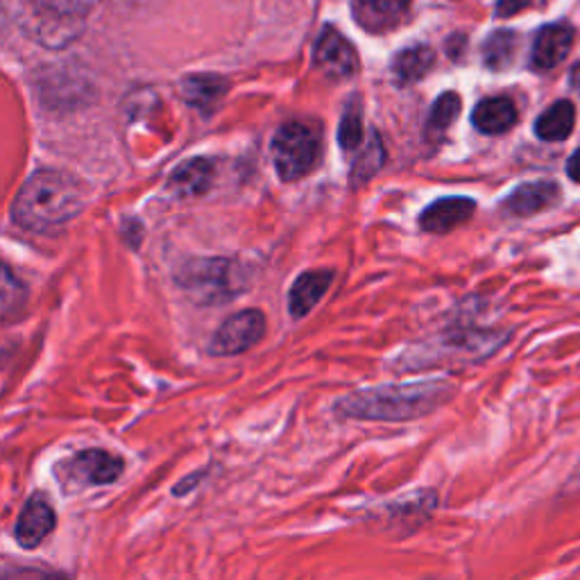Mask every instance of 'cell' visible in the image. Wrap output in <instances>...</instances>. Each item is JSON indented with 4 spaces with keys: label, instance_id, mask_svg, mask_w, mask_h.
Returning <instances> with one entry per match:
<instances>
[{
    "label": "cell",
    "instance_id": "obj_6",
    "mask_svg": "<svg viewBox=\"0 0 580 580\" xmlns=\"http://www.w3.org/2000/svg\"><path fill=\"white\" fill-rule=\"evenodd\" d=\"M55 526H58V515L50 501L43 494H33L18 513L14 538L25 551H33L39 544H43L46 538H50V533L55 531Z\"/></svg>",
    "mask_w": 580,
    "mask_h": 580
},
{
    "label": "cell",
    "instance_id": "obj_12",
    "mask_svg": "<svg viewBox=\"0 0 580 580\" xmlns=\"http://www.w3.org/2000/svg\"><path fill=\"white\" fill-rule=\"evenodd\" d=\"M560 189L553 181H531L517 187L504 206L515 216H533L538 211L549 209L558 200Z\"/></svg>",
    "mask_w": 580,
    "mask_h": 580
},
{
    "label": "cell",
    "instance_id": "obj_28",
    "mask_svg": "<svg viewBox=\"0 0 580 580\" xmlns=\"http://www.w3.org/2000/svg\"><path fill=\"white\" fill-rule=\"evenodd\" d=\"M571 85H573V89L580 93V62L573 66V71H571Z\"/></svg>",
    "mask_w": 580,
    "mask_h": 580
},
{
    "label": "cell",
    "instance_id": "obj_25",
    "mask_svg": "<svg viewBox=\"0 0 580 580\" xmlns=\"http://www.w3.org/2000/svg\"><path fill=\"white\" fill-rule=\"evenodd\" d=\"M533 3V0H499L496 3V16L499 18H510L515 14H519L521 10H526Z\"/></svg>",
    "mask_w": 580,
    "mask_h": 580
},
{
    "label": "cell",
    "instance_id": "obj_18",
    "mask_svg": "<svg viewBox=\"0 0 580 580\" xmlns=\"http://www.w3.org/2000/svg\"><path fill=\"white\" fill-rule=\"evenodd\" d=\"M356 10L363 12V18L373 25H392L408 10L413 0H354Z\"/></svg>",
    "mask_w": 580,
    "mask_h": 580
},
{
    "label": "cell",
    "instance_id": "obj_9",
    "mask_svg": "<svg viewBox=\"0 0 580 580\" xmlns=\"http://www.w3.org/2000/svg\"><path fill=\"white\" fill-rule=\"evenodd\" d=\"M474 206L477 204L469 198H442L425 209V214L419 216V225L431 234H446L467 223L474 214Z\"/></svg>",
    "mask_w": 580,
    "mask_h": 580
},
{
    "label": "cell",
    "instance_id": "obj_19",
    "mask_svg": "<svg viewBox=\"0 0 580 580\" xmlns=\"http://www.w3.org/2000/svg\"><path fill=\"white\" fill-rule=\"evenodd\" d=\"M35 3L48 18L58 23H73L83 21L96 8L98 0H35Z\"/></svg>",
    "mask_w": 580,
    "mask_h": 580
},
{
    "label": "cell",
    "instance_id": "obj_5",
    "mask_svg": "<svg viewBox=\"0 0 580 580\" xmlns=\"http://www.w3.org/2000/svg\"><path fill=\"white\" fill-rule=\"evenodd\" d=\"M263 336H266V315L256 308H245L218 327L209 342V352L214 356L245 354Z\"/></svg>",
    "mask_w": 580,
    "mask_h": 580
},
{
    "label": "cell",
    "instance_id": "obj_13",
    "mask_svg": "<svg viewBox=\"0 0 580 580\" xmlns=\"http://www.w3.org/2000/svg\"><path fill=\"white\" fill-rule=\"evenodd\" d=\"M331 279H333V273L331 270H311V273H304L293 283V290H290V302H288L290 315H293V318H304V315L308 311H313L315 304H318L323 300V295L327 293V288H329Z\"/></svg>",
    "mask_w": 580,
    "mask_h": 580
},
{
    "label": "cell",
    "instance_id": "obj_10",
    "mask_svg": "<svg viewBox=\"0 0 580 580\" xmlns=\"http://www.w3.org/2000/svg\"><path fill=\"white\" fill-rule=\"evenodd\" d=\"M231 266L227 261H200V266H193V273L184 275V286L193 288L200 298H227L231 286Z\"/></svg>",
    "mask_w": 580,
    "mask_h": 580
},
{
    "label": "cell",
    "instance_id": "obj_17",
    "mask_svg": "<svg viewBox=\"0 0 580 580\" xmlns=\"http://www.w3.org/2000/svg\"><path fill=\"white\" fill-rule=\"evenodd\" d=\"M179 91L193 108L209 110L218 104V100L225 96L227 80H223L218 75H191L187 80H181Z\"/></svg>",
    "mask_w": 580,
    "mask_h": 580
},
{
    "label": "cell",
    "instance_id": "obj_8",
    "mask_svg": "<svg viewBox=\"0 0 580 580\" xmlns=\"http://www.w3.org/2000/svg\"><path fill=\"white\" fill-rule=\"evenodd\" d=\"M573 30L567 23H551L538 33L533 43V66L540 71L556 68L571 50Z\"/></svg>",
    "mask_w": 580,
    "mask_h": 580
},
{
    "label": "cell",
    "instance_id": "obj_21",
    "mask_svg": "<svg viewBox=\"0 0 580 580\" xmlns=\"http://www.w3.org/2000/svg\"><path fill=\"white\" fill-rule=\"evenodd\" d=\"M383 166V146L379 141L377 135H373V139L367 141V146L363 148L361 156L354 162L352 166V187H361L370 177H375V173Z\"/></svg>",
    "mask_w": 580,
    "mask_h": 580
},
{
    "label": "cell",
    "instance_id": "obj_7",
    "mask_svg": "<svg viewBox=\"0 0 580 580\" xmlns=\"http://www.w3.org/2000/svg\"><path fill=\"white\" fill-rule=\"evenodd\" d=\"M315 66L333 80H348L358 71V55L354 46L333 28H325L315 43Z\"/></svg>",
    "mask_w": 580,
    "mask_h": 580
},
{
    "label": "cell",
    "instance_id": "obj_4",
    "mask_svg": "<svg viewBox=\"0 0 580 580\" xmlns=\"http://www.w3.org/2000/svg\"><path fill=\"white\" fill-rule=\"evenodd\" d=\"M125 471V461L108 450H83L58 465L64 488H100L116 483Z\"/></svg>",
    "mask_w": 580,
    "mask_h": 580
},
{
    "label": "cell",
    "instance_id": "obj_26",
    "mask_svg": "<svg viewBox=\"0 0 580 580\" xmlns=\"http://www.w3.org/2000/svg\"><path fill=\"white\" fill-rule=\"evenodd\" d=\"M204 477H206V471H196V474H191V477L181 479V481L173 488V494H175V496H184V494L193 492V490L198 488V483H200Z\"/></svg>",
    "mask_w": 580,
    "mask_h": 580
},
{
    "label": "cell",
    "instance_id": "obj_24",
    "mask_svg": "<svg viewBox=\"0 0 580 580\" xmlns=\"http://www.w3.org/2000/svg\"><path fill=\"white\" fill-rule=\"evenodd\" d=\"M338 139H340L342 150H348V152L356 150L363 143V123H361V112L356 104H352V108L345 112V116H342Z\"/></svg>",
    "mask_w": 580,
    "mask_h": 580
},
{
    "label": "cell",
    "instance_id": "obj_16",
    "mask_svg": "<svg viewBox=\"0 0 580 580\" xmlns=\"http://www.w3.org/2000/svg\"><path fill=\"white\" fill-rule=\"evenodd\" d=\"M576 125V110L569 100H558L538 118L535 135L542 141H565Z\"/></svg>",
    "mask_w": 580,
    "mask_h": 580
},
{
    "label": "cell",
    "instance_id": "obj_2",
    "mask_svg": "<svg viewBox=\"0 0 580 580\" xmlns=\"http://www.w3.org/2000/svg\"><path fill=\"white\" fill-rule=\"evenodd\" d=\"M89 202V189L66 173L41 171L23 184L14 202L16 220L33 231L60 227L83 214Z\"/></svg>",
    "mask_w": 580,
    "mask_h": 580
},
{
    "label": "cell",
    "instance_id": "obj_1",
    "mask_svg": "<svg viewBox=\"0 0 580 580\" xmlns=\"http://www.w3.org/2000/svg\"><path fill=\"white\" fill-rule=\"evenodd\" d=\"M452 386L444 381L390 383L356 390L333 406L342 419L358 421H411L421 419L450 402Z\"/></svg>",
    "mask_w": 580,
    "mask_h": 580
},
{
    "label": "cell",
    "instance_id": "obj_11",
    "mask_svg": "<svg viewBox=\"0 0 580 580\" xmlns=\"http://www.w3.org/2000/svg\"><path fill=\"white\" fill-rule=\"evenodd\" d=\"M214 181V164L202 156L184 162L177 166L168 177V191L179 198H196L206 193V189Z\"/></svg>",
    "mask_w": 580,
    "mask_h": 580
},
{
    "label": "cell",
    "instance_id": "obj_22",
    "mask_svg": "<svg viewBox=\"0 0 580 580\" xmlns=\"http://www.w3.org/2000/svg\"><path fill=\"white\" fill-rule=\"evenodd\" d=\"M3 580H71L68 573L60 569H50L43 565H3Z\"/></svg>",
    "mask_w": 580,
    "mask_h": 580
},
{
    "label": "cell",
    "instance_id": "obj_20",
    "mask_svg": "<svg viewBox=\"0 0 580 580\" xmlns=\"http://www.w3.org/2000/svg\"><path fill=\"white\" fill-rule=\"evenodd\" d=\"M517 52V35L508 30H499L490 35L483 46V60L490 68H506Z\"/></svg>",
    "mask_w": 580,
    "mask_h": 580
},
{
    "label": "cell",
    "instance_id": "obj_15",
    "mask_svg": "<svg viewBox=\"0 0 580 580\" xmlns=\"http://www.w3.org/2000/svg\"><path fill=\"white\" fill-rule=\"evenodd\" d=\"M436 62V52L427 46H413L402 50L392 62V75L400 85H413L425 77Z\"/></svg>",
    "mask_w": 580,
    "mask_h": 580
},
{
    "label": "cell",
    "instance_id": "obj_27",
    "mask_svg": "<svg viewBox=\"0 0 580 580\" xmlns=\"http://www.w3.org/2000/svg\"><path fill=\"white\" fill-rule=\"evenodd\" d=\"M567 175H569L573 181H580V148L571 154V160L567 162Z\"/></svg>",
    "mask_w": 580,
    "mask_h": 580
},
{
    "label": "cell",
    "instance_id": "obj_3",
    "mask_svg": "<svg viewBox=\"0 0 580 580\" xmlns=\"http://www.w3.org/2000/svg\"><path fill=\"white\" fill-rule=\"evenodd\" d=\"M323 139L311 123L290 121L277 129L273 139V160L283 181L306 177L320 162Z\"/></svg>",
    "mask_w": 580,
    "mask_h": 580
},
{
    "label": "cell",
    "instance_id": "obj_14",
    "mask_svg": "<svg viewBox=\"0 0 580 580\" xmlns=\"http://www.w3.org/2000/svg\"><path fill=\"white\" fill-rule=\"evenodd\" d=\"M471 121L483 135H504L517 123V108L508 98H488L477 104Z\"/></svg>",
    "mask_w": 580,
    "mask_h": 580
},
{
    "label": "cell",
    "instance_id": "obj_23",
    "mask_svg": "<svg viewBox=\"0 0 580 580\" xmlns=\"http://www.w3.org/2000/svg\"><path fill=\"white\" fill-rule=\"evenodd\" d=\"M461 114V96L458 93H442L429 116V129L444 131Z\"/></svg>",
    "mask_w": 580,
    "mask_h": 580
}]
</instances>
